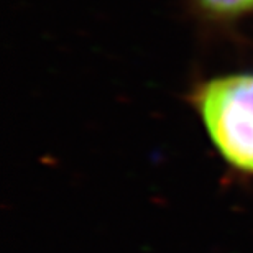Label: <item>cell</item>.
<instances>
[{
	"label": "cell",
	"mask_w": 253,
	"mask_h": 253,
	"mask_svg": "<svg viewBox=\"0 0 253 253\" xmlns=\"http://www.w3.org/2000/svg\"><path fill=\"white\" fill-rule=\"evenodd\" d=\"M196 107L220 155L253 173V73L207 81L196 92Z\"/></svg>",
	"instance_id": "1"
},
{
	"label": "cell",
	"mask_w": 253,
	"mask_h": 253,
	"mask_svg": "<svg viewBox=\"0 0 253 253\" xmlns=\"http://www.w3.org/2000/svg\"><path fill=\"white\" fill-rule=\"evenodd\" d=\"M199 3L207 12L222 17H235L253 12V0H199Z\"/></svg>",
	"instance_id": "2"
}]
</instances>
